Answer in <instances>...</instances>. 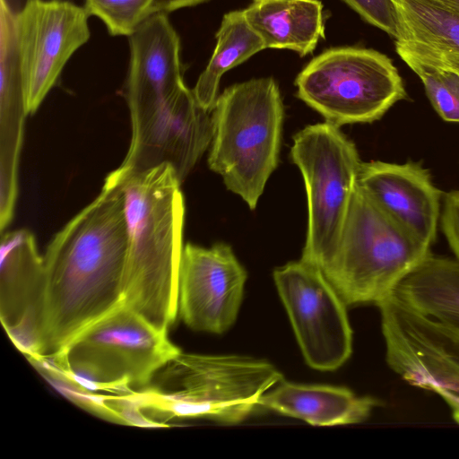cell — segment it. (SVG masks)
<instances>
[{
    "instance_id": "obj_1",
    "label": "cell",
    "mask_w": 459,
    "mask_h": 459,
    "mask_svg": "<svg viewBox=\"0 0 459 459\" xmlns=\"http://www.w3.org/2000/svg\"><path fill=\"white\" fill-rule=\"evenodd\" d=\"M126 246L125 194L113 170L96 198L53 237L43 255L42 357L60 352L124 305Z\"/></svg>"
},
{
    "instance_id": "obj_2",
    "label": "cell",
    "mask_w": 459,
    "mask_h": 459,
    "mask_svg": "<svg viewBox=\"0 0 459 459\" xmlns=\"http://www.w3.org/2000/svg\"><path fill=\"white\" fill-rule=\"evenodd\" d=\"M127 246L124 305L167 332L178 314L185 203L171 165L124 174Z\"/></svg>"
},
{
    "instance_id": "obj_3",
    "label": "cell",
    "mask_w": 459,
    "mask_h": 459,
    "mask_svg": "<svg viewBox=\"0 0 459 459\" xmlns=\"http://www.w3.org/2000/svg\"><path fill=\"white\" fill-rule=\"evenodd\" d=\"M212 111L209 168L255 210L279 162L284 107L278 84L266 77L231 85Z\"/></svg>"
},
{
    "instance_id": "obj_4",
    "label": "cell",
    "mask_w": 459,
    "mask_h": 459,
    "mask_svg": "<svg viewBox=\"0 0 459 459\" xmlns=\"http://www.w3.org/2000/svg\"><path fill=\"white\" fill-rule=\"evenodd\" d=\"M429 254L358 184L338 241L318 269L347 306L377 305Z\"/></svg>"
},
{
    "instance_id": "obj_5",
    "label": "cell",
    "mask_w": 459,
    "mask_h": 459,
    "mask_svg": "<svg viewBox=\"0 0 459 459\" xmlns=\"http://www.w3.org/2000/svg\"><path fill=\"white\" fill-rule=\"evenodd\" d=\"M139 399L143 409L169 417L206 418L224 424L245 420L264 394L283 378L270 362L240 355L180 351Z\"/></svg>"
},
{
    "instance_id": "obj_6",
    "label": "cell",
    "mask_w": 459,
    "mask_h": 459,
    "mask_svg": "<svg viewBox=\"0 0 459 459\" xmlns=\"http://www.w3.org/2000/svg\"><path fill=\"white\" fill-rule=\"evenodd\" d=\"M180 350L122 305L41 361L85 389L131 391L148 385Z\"/></svg>"
},
{
    "instance_id": "obj_7",
    "label": "cell",
    "mask_w": 459,
    "mask_h": 459,
    "mask_svg": "<svg viewBox=\"0 0 459 459\" xmlns=\"http://www.w3.org/2000/svg\"><path fill=\"white\" fill-rule=\"evenodd\" d=\"M297 96L338 126L380 119L407 93L393 61L359 47L329 48L295 80Z\"/></svg>"
},
{
    "instance_id": "obj_8",
    "label": "cell",
    "mask_w": 459,
    "mask_h": 459,
    "mask_svg": "<svg viewBox=\"0 0 459 459\" xmlns=\"http://www.w3.org/2000/svg\"><path fill=\"white\" fill-rule=\"evenodd\" d=\"M292 162L307 199V230L301 258L319 267L334 248L359 184L362 161L355 143L329 122L309 125L293 136Z\"/></svg>"
},
{
    "instance_id": "obj_9",
    "label": "cell",
    "mask_w": 459,
    "mask_h": 459,
    "mask_svg": "<svg viewBox=\"0 0 459 459\" xmlns=\"http://www.w3.org/2000/svg\"><path fill=\"white\" fill-rule=\"evenodd\" d=\"M130 60L125 86L130 144L160 141L184 113L189 89L183 80L180 38L168 13H155L128 37Z\"/></svg>"
},
{
    "instance_id": "obj_10",
    "label": "cell",
    "mask_w": 459,
    "mask_h": 459,
    "mask_svg": "<svg viewBox=\"0 0 459 459\" xmlns=\"http://www.w3.org/2000/svg\"><path fill=\"white\" fill-rule=\"evenodd\" d=\"M388 366L443 398L459 424V330L389 296L377 305Z\"/></svg>"
},
{
    "instance_id": "obj_11",
    "label": "cell",
    "mask_w": 459,
    "mask_h": 459,
    "mask_svg": "<svg viewBox=\"0 0 459 459\" xmlns=\"http://www.w3.org/2000/svg\"><path fill=\"white\" fill-rule=\"evenodd\" d=\"M273 281L307 364L335 370L352 352L347 305L314 264L300 258L277 267Z\"/></svg>"
},
{
    "instance_id": "obj_12",
    "label": "cell",
    "mask_w": 459,
    "mask_h": 459,
    "mask_svg": "<svg viewBox=\"0 0 459 459\" xmlns=\"http://www.w3.org/2000/svg\"><path fill=\"white\" fill-rule=\"evenodd\" d=\"M89 14L66 0H26L15 32L28 114L39 108L76 50L91 37Z\"/></svg>"
},
{
    "instance_id": "obj_13",
    "label": "cell",
    "mask_w": 459,
    "mask_h": 459,
    "mask_svg": "<svg viewBox=\"0 0 459 459\" xmlns=\"http://www.w3.org/2000/svg\"><path fill=\"white\" fill-rule=\"evenodd\" d=\"M247 273L231 247H183L178 275V314L191 329L226 332L236 321Z\"/></svg>"
},
{
    "instance_id": "obj_14",
    "label": "cell",
    "mask_w": 459,
    "mask_h": 459,
    "mask_svg": "<svg viewBox=\"0 0 459 459\" xmlns=\"http://www.w3.org/2000/svg\"><path fill=\"white\" fill-rule=\"evenodd\" d=\"M44 261L26 229L1 233L0 319L13 343L28 359L43 356Z\"/></svg>"
},
{
    "instance_id": "obj_15",
    "label": "cell",
    "mask_w": 459,
    "mask_h": 459,
    "mask_svg": "<svg viewBox=\"0 0 459 459\" xmlns=\"http://www.w3.org/2000/svg\"><path fill=\"white\" fill-rule=\"evenodd\" d=\"M359 186L395 221L431 247L437 238L441 192L418 162H362Z\"/></svg>"
},
{
    "instance_id": "obj_16",
    "label": "cell",
    "mask_w": 459,
    "mask_h": 459,
    "mask_svg": "<svg viewBox=\"0 0 459 459\" xmlns=\"http://www.w3.org/2000/svg\"><path fill=\"white\" fill-rule=\"evenodd\" d=\"M378 405V400L359 396L346 387L298 384L283 378L264 394L259 402V407L313 426L359 423Z\"/></svg>"
},
{
    "instance_id": "obj_17",
    "label": "cell",
    "mask_w": 459,
    "mask_h": 459,
    "mask_svg": "<svg viewBox=\"0 0 459 459\" xmlns=\"http://www.w3.org/2000/svg\"><path fill=\"white\" fill-rule=\"evenodd\" d=\"M243 13L265 48L290 49L304 56L325 39L319 0H253Z\"/></svg>"
},
{
    "instance_id": "obj_18",
    "label": "cell",
    "mask_w": 459,
    "mask_h": 459,
    "mask_svg": "<svg viewBox=\"0 0 459 459\" xmlns=\"http://www.w3.org/2000/svg\"><path fill=\"white\" fill-rule=\"evenodd\" d=\"M27 115L15 13L7 0H0V158L4 162L20 160Z\"/></svg>"
},
{
    "instance_id": "obj_19",
    "label": "cell",
    "mask_w": 459,
    "mask_h": 459,
    "mask_svg": "<svg viewBox=\"0 0 459 459\" xmlns=\"http://www.w3.org/2000/svg\"><path fill=\"white\" fill-rule=\"evenodd\" d=\"M216 39L213 54L193 89L199 105L210 112L219 96L222 74L265 49L263 40L247 23L243 10L224 14Z\"/></svg>"
},
{
    "instance_id": "obj_20",
    "label": "cell",
    "mask_w": 459,
    "mask_h": 459,
    "mask_svg": "<svg viewBox=\"0 0 459 459\" xmlns=\"http://www.w3.org/2000/svg\"><path fill=\"white\" fill-rule=\"evenodd\" d=\"M392 1L398 20L397 39L459 54L458 14L434 0Z\"/></svg>"
},
{
    "instance_id": "obj_21",
    "label": "cell",
    "mask_w": 459,
    "mask_h": 459,
    "mask_svg": "<svg viewBox=\"0 0 459 459\" xmlns=\"http://www.w3.org/2000/svg\"><path fill=\"white\" fill-rule=\"evenodd\" d=\"M396 52L419 76L427 96L439 117L459 123V74L442 65L427 60L400 44Z\"/></svg>"
},
{
    "instance_id": "obj_22",
    "label": "cell",
    "mask_w": 459,
    "mask_h": 459,
    "mask_svg": "<svg viewBox=\"0 0 459 459\" xmlns=\"http://www.w3.org/2000/svg\"><path fill=\"white\" fill-rule=\"evenodd\" d=\"M156 0H84L89 15L98 17L111 36L129 37L153 13Z\"/></svg>"
},
{
    "instance_id": "obj_23",
    "label": "cell",
    "mask_w": 459,
    "mask_h": 459,
    "mask_svg": "<svg viewBox=\"0 0 459 459\" xmlns=\"http://www.w3.org/2000/svg\"><path fill=\"white\" fill-rule=\"evenodd\" d=\"M359 16L384 30L395 39L398 38V20L392 0H342Z\"/></svg>"
},
{
    "instance_id": "obj_24",
    "label": "cell",
    "mask_w": 459,
    "mask_h": 459,
    "mask_svg": "<svg viewBox=\"0 0 459 459\" xmlns=\"http://www.w3.org/2000/svg\"><path fill=\"white\" fill-rule=\"evenodd\" d=\"M441 227L451 250L459 260V190L445 196Z\"/></svg>"
},
{
    "instance_id": "obj_25",
    "label": "cell",
    "mask_w": 459,
    "mask_h": 459,
    "mask_svg": "<svg viewBox=\"0 0 459 459\" xmlns=\"http://www.w3.org/2000/svg\"><path fill=\"white\" fill-rule=\"evenodd\" d=\"M395 42L427 60L446 66L459 74V54L403 39H397Z\"/></svg>"
},
{
    "instance_id": "obj_26",
    "label": "cell",
    "mask_w": 459,
    "mask_h": 459,
    "mask_svg": "<svg viewBox=\"0 0 459 459\" xmlns=\"http://www.w3.org/2000/svg\"><path fill=\"white\" fill-rule=\"evenodd\" d=\"M208 0H156L153 6V13H166L186 8L192 7Z\"/></svg>"
},
{
    "instance_id": "obj_27",
    "label": "cell",
    "mask_w": 459,
    "mask_h": 459,
    "mask_svg": "<svg viewBox=\"0 0 459 459\" xmlns=\"http://www.w3.org/2000/svg\"><path fill=\"white\" fill-rule=\"evenodd\" d=\"M443 7L459 15V0H434Z\"/></svg>"
}]
</instances>
